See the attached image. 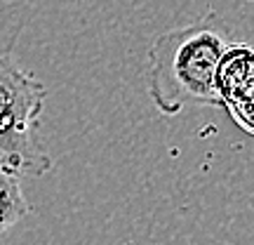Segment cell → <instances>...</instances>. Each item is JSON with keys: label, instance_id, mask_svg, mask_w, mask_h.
Returning a JSON list of instances; mask_svg holds the SVG:
<instances>
[{"label": "cell", "instance_id": "cell-1", "mask_svg": "<svg viewBox=\"0 0 254 245\" xmlns=\"http://www.w3.org/2000/svg\"><path fill=\"white\" fill-rule=\"evenodd\" d=\"M228 45V28L214 14L160 33L148 52L146 76L155 109L177 116L184 106H221L217 66Z\"/></svg>", "mask_w": 254, "mask_h": 245}, {"label": "cell", "instance_id": "cell-2", "mask_svg": "<svg viewBox=\"0 0 254 245\" xmlns=\"http://www.w3.org/2000/svg\"><path fill=\"white\" fill-rule=\"evenodd\" d=\"M45 85L0 55V165L19 177H43L52 158L38 139Z\"/></svg>", "mask_w": 254, "mask_h": 245}, {"label": "cell", "instance_id": "cell-3", "mask_svg": "<svg viewBox=\"0 0 254 245\" xmlns=\"http://www.w3.org/2000/svg\"><path fill=\"white\" fill-rule=\"evenodd\" d=\"M254 87V50L250 45L231 43L221 55L217 66V92L219 104L233 109Z\"/></svg>", "mask_w": 254, "mask_h": 245}, {"label": "cell", "instance_id": "cell-4", "mask_svg": "<svg viewBox=\"0 0 254 245\" xmlns=\"http://www.w3.org/2000/svg\"><path fill=\"white\" fill-rule=\"evenodd\" d=\"M28 200L21 191V177L0 165V234L28 215Z\"/></svg>", "mask_w": 254, "mask_h": 245}, {"label": "cell", "instance_id": "cell-5", "mask_svg": "<svg viewBox=\"0 0 254 245\" xmlns=\"http://www.w3.org/2000/svg\"><path fill=\"white\" fill-rule=\"evenodd\" d=\"M228 116L236 120L240 127H245L250 135H254V87L250 90L243 101H238L233 109H228Z\"/></svg>", "mask_w": 254, "mask_h": 245}, {"label": "cell", "instance_id": "cell-6", "mask_svg": "<svg viewBox=\"0 0 254 245\" xmlns=\"http://www.w3.org/2000/svg\"><path fill=\"white\" fill-rule=\"evenodd\" d=\"M243 2H254V0H243Z\"/></svg>", "mask_w": 254, "mask_h": 245}]
</instances>
